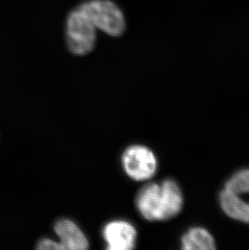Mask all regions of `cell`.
Here are the masks:
<instances>
[{
  "label": "cell",
  "instance_id": "obj_4",
  "mask_svg": "<svg viewBox=\"0 0 249 250\" xmlns=\"http://www.w3.org/2000/svg\"><path fill=\"white\" fill-rule=\"evenodd\" d=\"M80 6L96 28L116 38L124 33L125 21L123 13L110 0H90Z\"/></svg>",
  "mask_w": 249,
  "mask_h": 250
},
{
  "label": "cell",
  "instance_id": "obj_3",
  "mask_svg": "<svg viewBox=\"0 0 249 250\" xmlns=\"http://www.w3.org/2000/svg\"><path fill=\"white\" fill-rule=\"evenodd\" d=\"M66 36L67 48L73 55H87L94 50L97 43L96 27L80 5L67 17Z\"/></svg>",
  "mask_w": 249,
  "mask_h": 250
},
{
  "label": "cell",
  "instance_id": "obj_2",
  "mask_svg": "<svg viewBox=\"0 0 249 250\" xmlns=\"http://www.w3.org/2000/svg\"><path fill=\"white\" fill-rule=\"evenodd\" d=\"M219 204L230 220L249 224V167L228 177L219 191Z\"/></svg>",
  "mask_w": 249,
  "mask_h": 250
},
{
  "label": "cell",
  "instance_id": "obj_7",
  "mask_svg": "<svg viewBox=\"0 0 249 250\" xmlns=\"http://www.w3.org/2000/svg\"><path fill=\"white\" fill-rule=\"evenodd\" d=\"M54 231L65 250H85L89 247L87 236L72 220H59L54 225Z\"/></svg>",
  "mask_w": 249,
  "mask_h": 250
},
{
  "label": "cell",
  "instance_id": "obj_8",
  "mask_svg": "<svg viewBox=\"0 0 249 250\" xmlns=\"http://www.w3.org/2000/svg\"><path fill=\"white\" fill-rule=\"evenodd\" d=\"M183 250H216V241L211 232L204 227H191L181 237Z\"/></svg>",
  "mask_w": 249,
  "mask_h": 250
},
{
  "label": "cell",
  "instance_id": "obj_1",
  "mask_svg": "<svg viewBox=\"0 0 249 250\" xmlns=\"http://www.w3.org/2000/svg\"><path fill=\"white\" fill-rule=\"evenodd\" d=\"M136 207L140 215L148 221L169 220L182 211L183 192L174 180L149 183L137 194Z\"/></svg>",
  "mask_w": 249,
  "mask_h": 250
},
{
  "label": "cell",
  "instance_id": "obj_9",
  "mask_svg": "<svg viewBox=\"0 0 249 250\" xmlns=\"http://www.w3.org/2000/svg\"><path fill=\"white\" fill-rule=\"evenodd\" d=\"M38 250H65L63 246L60 242L53 241L50 239H42L41 240L38 244Z\"/></svg>",
  "mask_w": 249,
  "mask_h": 250
},
{
  "label": "cell",
  "instance_id": "obj_6",
  "mask_svg": "<svg viewBox=\"0 0 249 250\" xmlns=\"http://www.w3.org/2000/svg\"><path fill=\"white\" fill-rule=\"evenodd\" d=\"M103 237L110 250H130L135 248L137 230L125 220H113L104 227Z\"/></svg>",
  "mask_w": 249,
  "mask_h": 250
},
{
  "label": "cell",
  "instance_id": "obj_5",
  "mask_svg": "<svg viewBox=\"0 0 249 250\" xmlns=\"http://www.w3.org/2000/svg\"><path fill=\"white\" fill-rule=\"evenodd\" d=\"M122 162L125 173L137 182L147 181L157 172L158 161L155 153L144 145L127 147L122 156Z\"/></svg>",
  "mask_w": 249,
  "mask_h": 250
}]
</instances>
